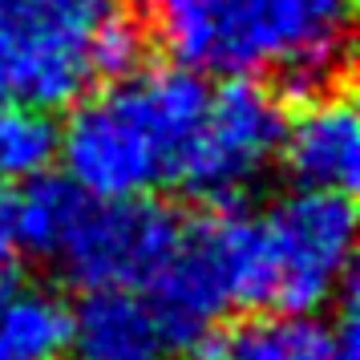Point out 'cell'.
I'll return each instance as SVG.
<instances>
[{"mask_svg":"<svg viewBox=\"0 0 360 360\" xmlns=\"http://www.w3.org/2000/svg\"><path fill=\"white\" fill-rule=\"evenodd\" d=\"M223 360H328V324L311 316H255L219 348Z\"/></svg>","mask_w":360,"mask_h":360,"instance_id":"7c38bea8","label":"cell"},{"mask_svg":"<svg viewBox=\"0 0 360 360\" xmlns=\"http://www.w3.org/2000/svg\"><path fill=\"white\" fill-rule=\"evenodd\" d=\"M186 360H223V356H219V348H198V352H191Z\"/></svg>","mask_w":360,"mask_h":360,"instance_id":"2e32d148","label":"cell"},{"mask_svg":"<svg viewBox=\"0 0 360 360\" xmlns=\"http://www.w3.org/2000/svg\"><path fill=\"white\" fill-rule=\"evenodd\" d=\"M150 29L195 73H276L279 98L344 89L352 0H150Z\"/></svg>","mask_w":360,"mask_h":360,"instance_id":"6da1fadb","label":"cell"},{"mask_svg":"<svg viewBox=\"0 0 360 360\" xmlns=\"http://www.w3.org/2000/svg\"><path fill=\"white\" fill-rule=\"evenodd\" d=\"M283 98L255 77H227L211 89L207 114L179 170V186L202 202L231 207L267 166L283 142Z\"/></svg>","mask_w":360,"mask_h":360,"instance_id":"8992f818","label":"cell"},{"mask_svg":"<svg viewBox=\"0 0 360 360\" xmlns=\"http://www.w3.org/2000/svg\"><path fill=\"white\" fill-rule=\"evenodd\" d=\"M69 308L45 288L0 295V360H65Z\"/></svg>","mask_w":360,"mask_h":360,"instance_id":"30bf717a","label":"cell"},{"mask_svg":"<svg viewBox=\"0 0 360 360\" xmlns=\"http://www.w3.org/2000/svg\"><path fill=\"white\" fill-rule=\"evenodd\" d=\"M146 300L158 311L174 352L202 344L231 308H263L267 276L259 223L239 211L182 223L170 259L146 283Z\"/></svg>","mask_w":360,"mask_h":360,"instance_id":"277c9868","label":"cell"},{"mask_svg":"<svg viewBox=\"0 0 360 360\" xmlns=\"http://www.w3.org/2000/svg\"><path fill=\"white\" fill-rule=\"evenodd\" d=\"M17 231H13V198L0 186V295L13 288L17 279Z\"/></svg>","mask_w":360,"mask_h":360,"instance_id":"9a60e30c","label":"cell"},{"mask_svg":"<svg viewBox=\"0 0 360 360\" xmlns=\"http://www.w3.org/2000/svg\"><path fill=\"white\" fill-rule=\"evenodd\" d=\"M130 0H0V98L69 110L142 61Z\"/></svg>","mask_w":360,"mask_h":360,"instance_id":"3957f363","label":"cell"},{"mask_svg":"<svg viewBox=\"0 0 360 360\" xmlns=\"http://www.w3.org/2000/svg\"><path fill=\"white\" fill-rule=\"evenodd\" d=\"M211 89L202 73L179 65H150L117 77L105 89L69 105L57 154L65 179L94 198H142L179 182Z\"/></svg>","mask_w":360,"mask_h":360,"instance_id":"7a4b0ae2","label":"cell"},{"mask_svg":"<svg viewBox=\"0 0 360 360\" xmlns=\"http://www.w3.org/2000/svg\"><path fill=\"white\" fill-rule=\"evenodd\" d=\"M85 202V191L77 182L57 179V174H37L25 182V191L13 198V231H17V247H25L29 255L49 263L57 255V247L65 239L69 223L77 207Z\"/></svg>","mask_w":360,"mask_h":360,"instance_id":"8fae6325","label":"cell"},{"mask_svg":"<svg viewBox=\"0 0 360 360\" xmlns=\"http://www.w3.org/2000/svg\"><path fill=\"white\" fill-rule=\"evenodd\" d=\"M182 235V219L162 202L142 198H94L85 195L53 255V267L65 279L89 288H138L146 283Z\"/></svg>","mask_w":360,"mask_h":360,"instance_id":"52a82bcc","label":"cell"},{"mask_svg":"<svg viewBox=\"0 0 360 360\" xmlns=\"http://www.w3.org/2000/svg\"><path fill=\"white\" fill-rule=\"evenodd\" d=\"M69 360H170L174 344L146 292L89 288L69 311Z\"/></svg>","mask_w":360,"mask_h":360,"instance_id":"9c48e42d","label":"cell"},{"mask_svg":"<svg viewBox=\"0 0 360 360\" xmlns=\"http://www.w3.org/2000/svg\"><path fill=\"white\" fill-rule=\"evenodd\" d=\"M57 158V126L45 110L0 98V186L45 174Z\"/></svg>","mask_w":360,"mask_h":360,"instance_id":"4fadbf2b","label":"cell"},{"mask_svg":"<svg viewBox=\"0 0 360 360\" xmlns=\"http://www.w3.org/2000/svg\"><path fill=\"white\" fill-rule=\"evenodd\" d=\"M255 223L267 276L263 308L311 316L348 283L356 247V211L348 195L300 186L276 198Z\"/></svg>","mask_w":360,"mask_h":360,"instance_id":"5b68a950","label":"cell"},{"mask_svg":"<svg viewBox=\"0 0 360 360\" xmlns=\"http://www.w3.org/2000/svg\"><path fill=\"white\" fill-rule=\"evenodd\" d=\"M328 360H360V332L356 308H352V288L344 283V304L336 324H328Z\"/></svg>","mask_w":360,"mask_h":360,"instance_id":"5bb4252c","label":"cell"},{"mask_svg":"<svg viewBox=\"0 0 360 360\" xmlns=\"http://www.w3.org/2000/svg\"><path fill=\"white\" fill-rule=\"evenodd\" d=\"M279 158L300 186L352 195L360 166V122L352 98L336 89L324 98L300 101V110L283 122Z\"/></svg>","mask_w":360,"mask_h":360,"instance_id":"ba28073f","label":"cell"}]
</instances>
